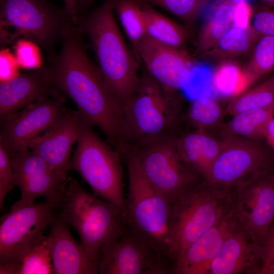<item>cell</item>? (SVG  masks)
<instances>
[{"label": "cell", "instance_id": "1", "mask_svg": "<svg viewBox=\"0 0 274 274\" xmlns=\"http://www.w3.org/2000/svg\"><path fill=\"white\" fill-rule=\"evenodd\" d=\"M83 34L78 24L72 27L61 39L59 53L49 56L44 66L53 85L74 101L81 115L100 130L122 156L127 148L123 107L89 57Z\"/></svg>", "mask_w": 274, "mask_h": 274}, {"label": "cell", "instance_id": "2", "mask_svg": "<svg viewBox=\"0 0 274 274\" xmlns=\"http://www.w3.org/2000/svg\"><path fill=\"white\" fill-rule=\"evenodd\" d=\"M78 25L89 37L107 88L123 109L138 88L140 61L119 30L113 0H104L90 13L79 17Z\"/></svg>", "mask_w": 274, "mask_h": 274}, {"label": "cell", "instance_id": "3", "mask_svg": "<svg viewBox=\"0 0 274 274\" xmlns=\"http://www.w3.org/2000/svg\"><path fill=\"white\" fill-rule=\"evenodd\" d=\"M182 100L178 93L167 91L144 71L135 93L123 106L127 151L177 133L184 118Z\"/></svg>", "mask_w": 274, "mask_h": 274}, {"label": "cell", "instance_id": "4", "mask_svg": "<svg viewBox=\"0 0 274 274\" xmlns=\"http://www.w3.org/2000/svg\"><path fill=\"white\" fill-rule=\"evenodd\" d=\"M231 190L201 179L172 202L169 241L173 265L189 246L229 212Z\"/></svg>", "mask_w": 274, "mask_h": 274}, {"label": "cell", "instance_id": "5", "mask_svg": "<svg viewBox=\"0 0 274 274\" xmlns=\"http://www.w3.org/2000/svg\"><path fill=\"white\" fill-rule=\"evenodd\" d=\"M57 209L77 231L87 255L97 266L101 248L125 223L123 213L113 204L88 192L70 177Z\"/></svg>", "mask_w": 274, "mask_h": 274}, {"label": "cell", "instance_id": "6", "mask_svg": "<svg viewBox=\"0 0 274 274\" xmlns=\"http://www.w3.org/2000/svg\"><path fill=\"white\" fill-rule=\"evenodd\" d=\"M93 127L80 114L79 138L71 169L80 175L93 194L116 206L125 217L123 159L116 150L97 135Z\"/></svg>", "mask_w": 274, "mask_h": 274}, {"label": "cell", "instance_id": "7", "mask_svg": "<svg viewBox=\"0 0 274 274\" xmlns=\"http://www.w3.org/2000/svg\"><path fill=\"white\" fill-rule=\"evenodd\" d=\"M123 160L128 178L125 221L173 264L169 241L172 202L148 181L133 152Z\"/></svg>", "mask_w": 274, "mask_h": 274}, {"label": "cell", "instance_id": "8", "mask_svg": "<svg viewBox=\"0 0 274 274\" xmlns=\"http://www.w3.org/2000/svg\"><path fill=\"white\" fill-rule=\"evenodd\" d=\"M0 3L1 26L14 28V41L30 40L49 56L55 54L57 43L78 24L64 8L55 6L48 0H0Z\"/></svg>", "mask_w": 274, "mask_h": 274}, {"label": "cell", "instance_id": "9", "mask_svg": "<svg viewBox=\"0 0 274 274\" xmlns=\"http://www.w3.org/2000/svg\"><path fill=\"white\" fill-rule=\"evenodd\" d=\"M178 133H169L129 151L136 155L150 183L171 202L202 179L182 158L177 146Z\"/></svg>", "mask_w": 274, "mask_h": 274}, {"label": "cell", "instance_id": "10", "mask_svg": "<svg viewBox=\"0 0 274 274\" xmlns=\"http://www.w3.org/2000/svg\"><path fill=\"white\" fill-rule=\"evenodd\" d=\"M221 138L220 152L206 181L218 187L232 190L274 168V153L262 141L239 136Z\"/></svg>", "mask_w": 274, "mask_h": 274}, {"label": "cell", "instance_id": "11", "mask_svg": "<svg viewBox=\"0 0 274 274\" xmlns=\"http://www.w3.org/2000/svg\"><path fill=\"white\" fill-rule=\"evenodd\" d=\"M99 274H172L173 264L126 222L101 249Z\"/></svg>", "mask_w": 274, "mask_h": 274}, {"label": "cell", "instance_id": "12", "mask_svg": "<svg viewBox=\"0 0 274 274\" xmlns=\"http://www.w3.org/2000/svg\"><path fill=\"white\" fill-rule=\"evenodd\" d=\"M59 200L46 198L40 203L10 211L0 225V265L16 268L21 258L44 235Z\"/></svg>", "mask_w": 274, "mask_h": 274}, {"label": "cell", "instance_id": "13", "mask_svg": "<svg viewBox=\"0 0 274 274\" xmlns=\"http://www.w3.org/2000/svg\"><path fill=\"white\" fill-rule=\"evenodd\" d=\"M231 205L239 227L260 249L274 222V168L235 186Z\"/></svg>", "mask_w": 274, "mask_h": 274}, {"label": "cell", "instance_id": "14", "mask_svg": "<svg viewBox=\"0 0 274 274\" xmlns=\"http://www.w3.org/2000/svg\"><path fill=\"white\" fill-rule=\"evenodd\" d=\"M66 97L44 96L25 108L1 117L0 141L10 155L28 148V142L45 131L65 111Z\"/></svg>", "mask_w": 274, "mask_h": 274}, {"label": "cell", "instance_id": "15", "mask_svg": "<svg viewBox=\"0 0 274 274\" xmlns=\"http://www.w3.org/2000/svg\"><path fill=\"white\" fill-rule=\"evenodd\" d=\"M10 156L13 184L21 191L20 199L11 206L10 210L31 206L41 196L61 200L67 180L62 179L36 152L27 148Z\"/></svg>", "mask_w": 274, "mask_h": 274}, {"label": "cell", "instance_id": "16", "mask_svg": "<svg viewBox=\"0 0 274 274\" xmlns=\"http://www.w3.org/2000/svg\"><path fill=\"white\" fill-rule=\"evenodd\" d=\"M137 57L150 76L172 93H178L187 86L196 64L184 49L160 43L147 36L139 46Z\"/></svg>", "mask_w": 274, "mask_h": 274}, {"label": "cell", "instance_id": "17", "mask_svg": "<svg viewBox=\"0 0 274 274\" xmlns=\"http://www.w3.org/2000/svg\"><path fill=\"white\" fill-rule=\"evenodd\" d=\"M80 121L78 111L66 109L43 134L31 140L27 145L65 181L71 170V153L79 138Z\"/></svg>", "mask_w": 274, "mask_h": 274}, {"label": "cell", "instance_id": "18", "mask_svg": "<svg viewBox=\"0 0 274 274\" xmlns=\"http://www.w3.org/2000/svg\"><path fill=\"white\" fill-rule=\"evenodd\" d=\"M239 228L231 210L189 246L176 259L172 274H209L224 241Z\"/></svg>", "mask_w": 274, "mask_h": 274}, {"label": "cell", "instance_id": "19", "mask_svg": "<svg viewBox=\"0 0 274 274\" xmlns=\"http://www.w3.org/2000/svg\"><path fill=\"white\" fill-rule=\"evenodd\" d=\"M68 224L55 212L46 236L55 274H97V266L71 234Z\"/></svg>", "mask_w": 274, "mask_h": 274}, {"label": "cell", "instance_id": "20", "mask_svg": "<svg viewBox=\"0 0 274 274\" xmlns=\"http://www.w3.org/2000/svg\"><path fill=\"white\" fill-rule=\"evenodd\" d=\"M61 93L52 84L45 66L20 74L0 85V117L18 112L44 96Z\"/></svg>", "mask_w": 274, "mask_h": 274}, {"label": "cell", "instance_id": "21", "mask_svg": "<svg viewBox=\"0 0 274 274\" xmlns=\"http://www.w3.org/2000/svg\"><path fill=\"white\" fill-rule=\"evenodd\" d=\"M260 267L259 248L238 228L224 241L210 266L209 274H258Z\"/></svg>", "mask_w": 274, "mask_h": 274}, {"label": "cell", "instance_id": "22", "mask_svg": "<svg viewBox=\"0 0 274 274\" xmlns=\"http://www.w3.org/2000/svg\"><path fill=\"white\" fill-rule=\"evenodd\" d=\"M176 141L184 160L206 180L220 152L222 139L210 131L192 129L178 134Z\"/></svg>", "mask_w": 274, "mask_h": 274}, {"label": "cell", "instance_id": "23", "mask_svg": "<svg viewBox=\"0 0 274 274\" xmlns=\"http://www.w3.org/2000/svg\"><path fill=\"white\" fill-rule=\"evenodd\" d=\"M235 4L231 0L214 1L198 34L196 55L214 47L234 27Z\"/></svg>", "mask_w": 274, "mask_h": 274}, {"label": "cell", "instance_id": "24", "mask_svg": "<svg viewBox=\"0 0 274 274\" xmlns=\"http://www.w3.org/2000/svg\"><path fill=\"white\" fill-rule=\"evenodd\" d=\"M274 116V105L249 110L232 116L231 119L219 126L218 136H239L257 141L264 139L266 127Z\"/></svg>", "mask_w": 274, "mask_h": 274}, {"label": "cell", "instance_id": "25", "mask_svg": "<svg viewBox=\"0 0 274 274\" xmlns=\"http://www.w3.org/2000/svg\"><path fill=\"white\" fill-rule=\"evenodd\" d=\"M142 9L147 37L160 43L184 49L190 35L186 26L177 23L143 2Z\"/></svg>", "mask_w": 274, "mask_h": 274}, {"label": "cell", "instance_id": "26", "mask_svg": "<svg viewBox=\"0 0 274 274\" xmlns=\"http://www.w3.org/2000/svg\"><path fill=\"white\" fill-rule=\"evenodd\" d=\"M250 28L233 27L212 48L199 57L219 63L251 53L258 39Z\"/></svg>", "mask_w": 274, "mask_h": 274}, {"label": "cell", "instance_id": "27", "mask_svg": "<svg viewBox=\"0 0 274 274\" xmlns=\"http://www.w3.org/2000/svg\"><path fill=\"white\" fill-rule=\"evenodd\" d=\"M225 109L210 95H202L192 100L184 119L192 129L216 130L223 124Z\"/></svg>", "mask_w": 274, "mask_h": 274}, {"label": "cell", "instance_id": "28", "mask_svg": "<svg viewBox=\"0 0 274 274\" xmlns=\"http://www.w3.org/2000/svg\"><path fill=\"white\" fill-rule=\"evenodd\" d=\"M251 85L243 68L232 60L218 63L212 73V90L223 97L232 98Z\"/></svg>", "mask_w": 274, "mask_h": 274}, {"label": "cell", "instance_id": "29", "mask_svg": "<svg viewBox=\"0 0 274 274\" xmlns=\"http://www.w3.org/2000/svg\"><path fill=\"white\" fill-rule=\"evenodd\" d=\"M142 4L140 0H113L114 11L136 57L139 46L147 36Z\"/></svg>", "mask_w": 274, "mask_h": 274}, {"label": "cell", "instance_id": "30", "mask_svg": "<svg viewBox=\"0 0 274 274\" xmlns=\"http://www.w3.org/2000/svg\"><path fill=\"white\" fill-rule=\"evenodd\" d=\"M274 105V73L269 78L251 89L231 98L225 114L231 116L243 111Z\"/></svg>", "mask_w": 274, "mask_h": 274}, {"label": "cell", "instance_id": "31", "mask_svg": "<svg viewBox=\"0 0 274 274\" xmlns=\"http://www.w3.org/2000/svg\"><path fill=\"white\" fill-rule=\"evenodd\" d=\"M243 70L251 85L274 71V36L258 38Z\"/></svg>", "mask_w": 274, "mask_h": 274}, {"label": "cell", "instance_id": "32", "mask_svg": "<svg viewBox=\"0 0 274 274\" xmlns=\"http://www.w3.org/2000/svg\"><path fill=\"white\" fill-rule=\"evenodd\" d=\"M16 274H52L53 267L46 236L38 241L16 265Z\"/></svg>", "mask_w": 274, "mask_h": 274}, {"label": "cell", "instance_id": "33", "mask_svg": "<svg viewBox=\"0 0 274 274\" xmlns=\"http://www.w3.org/2000/svg\"><path fill=\"white\" fill-rule=\"evenodd\" d=\"M160 7L186 23L195 22L214 0H140Z\"/></svg>", "mask_w": 274, "mask_h": 274}, {"label": "cell", "instance_id": "34", "mask_svg": "<svg viewBox=\"0 0 274 274\" xmlns=\"http://www.w3.org/2000/svg\"><path fill=\"white\" fill-rule=\"evenodd\" d=\"M14 54L20 68L32 71L43 66L40 46L33 41L20 38L13 43Z\"/></svg>", "mask_w": 274, "mask_h": 274}, {"label": "cell", "instance_id": "35", "mask_svg": "<svg viewBox=\"0 0 274 274\" xmlns=\"http://www.w3.org/2000/svg\"><path fill=\"white\" fill-rule=\"evenodd\" d=\"M14 171L9 152L0 141V208L2 210L5 198L11 191L13 184Z\"/></svg>", "mask_w": 274, "mask_h": 274}, {"label": "cell", "instance_id": "36", "mask_svg": "<svg viewBox=\"0 0 274 274\" xmlns=\"http://www.w3.org/2000/svg\"><path fill=\"white\" fill-rule=\"evenodd\" d=\"M251 29L258 36H274V9L263 5L254 9Z\"/></svg>", "mask_w": 274, "mask_h": 274}, {"label": "cell", "instance_id": "37", "mask_svg": "<svg viewBox=\"0 0 274 274\" xmlns=\"http://www.w3.org/2000/svg\"><path fill=\"white\" fill-rule=\"evenodd\" d=\"M20 67L14 53L3 47L0 51V81H9L17 77L20 74Z\"/></svg>", "mask_w": 274, "mask_h": 274}, {"label": "cell", "instance_id": "38", "mask_svg": "<svg viewBox=\"0 0 274 274\" xmlns=\"http://www.w3.org/2000/svg\"><path fill=\"white\" fill-rule=\"evenodd\" d=\"M260 267L258 274L274 264V222L269 228L260 249Z\"/></svg>", "mask_w": 274, "mask_h": 274}, {"label": "cell", "instance_id": "39", "mask_svg": "<svg viewBox=\"0 0 274 274\" xmlns=\"http://www.w3.org/2000/svg\"><path fill=\"white\" fill-rule=\"evenodd\" d=\"M254 11V9L249 2H243L235 4L233 13V27L250 28Z\"/></svg>", "mask_w": 274, "mask_h": 274}, {"label": "cell", "instance_id": "40", "mask_svg": "<svg viewBox=\"0 0 274 274\" xmlns=\"http://www.w3.org/2000/svg\"><path fill=\"white\" fill-rule=\"evenodd\" d=\"M264 139L267 145L274 153V118L273 117L268 122L265 129Z\"/></svg>", "mask_w": 274, "mask_h": 274}, {"label": "cell", "instance_id": "41", "mask_svg": "<svg viewBox=\"0 0 274 274\" xmlns=\"http://www.w3.org/2000/svg\"><path fill=\"white\" fill-rule=\"evenodd\" d=\"M64 8L75 21L78 22L79 18L77 10V0H63Z\"/></svg>", "mask_w": 274, "mask_h": 274}, {"label": "cell", "instance_id": "42", "mask_svg": "<svg viewBox=\"0 0 274 274\" xmlns=\"http://www.w3.org/2000/svg\"><path fill=\"white\" fill-rule=\"evenodd\" d=\"M93 0H77V10L78 14H82L93 3Z\"/></svg>", "mask_w": 274, "mask_h": 274}, {"label": "cell", "instance_id": "43", "mask_svg": "<svg viewBox=\"0 0 274 274\" xmlns=\"http://www.w3.org/2000/svg\"><path fill=\"white\" fill-rule=\"evenodd\" d=\"M260 274H274V264L264 268Z\"/></svg>", "mask_w": 274, "mask_h": 274}, {"label": "cell", "instance_id": "44", "mask_svg": "<svg viewBox=\"0 0 274 274\" xmlns=\"http://www.w3.org/2000/svg\"><path fill=\"white\" fill-rule=\"evenodd\" d=\"M261 5L266 7L273 8H274V0H260Z\"/></svg>", "mask_w": 274, "mask_h": 274}, {"label": "cell", "instance_id": "45", "mask_svg": "<svg viewBox=\"0 0 274 274\" xmlns=\"http://www.w3.org/2000/svg\"><path fill=\"white\" fill-rule=\"evenodd\" d=\"M231 1H232L234 3L236 4V3L243 2H247L250 3V1L251 0H231Z\"/></svg>", "mask_w": 274, "mask_h": 274}]
</instances>
